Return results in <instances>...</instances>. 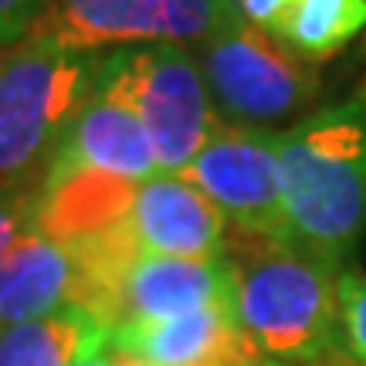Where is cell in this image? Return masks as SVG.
<instances>
[{"instance_id":"cell-1","label":"cell","mask_w":366,"mask_h":366,"mask_svg":"<svg viewBox=\"0 0 366 366\" xmlns=\"http://www.w3.org/2000/svg\"><path fill=\"white\" fill-rule=\"evenodd\" d=\"M285 244L346 268L366 231V89L282 132Z\"/></svg>"},{"instance_id":"cell-2","label":"cell","mask_w":366,"mask_h":366,"mask_svg":"<svg viewBox=\"0 0 366 366\" xmlns=\"http://www.w3.org/2000/svg\"><path fill=\"white\" fill-rule=\"evenodd\" d=\"M248 241L237 254H224L241 329L278 363H322L340 346L346 272L288 244L251 234Z\"/></svg>"},{"instance_id":"cell-3","label":"cell","mask_w":366,"mask_h":366,"mask_svg":"<svg viewBox=\"0 0 366 366\" xmlns=\"http://www.w3.org/2000/svg\"><path fill=\"white\" fill-rule=\"evenodd\" d=\"M102 54L31 34L0 51V190L44 183L68 126L95 95Z\"/></svg>"},{"instance_id":"cell-4","label":"cell","mask_w":366,"mask_h":366,"mask_svg":"<svg viewBox=\"0 0 366 366\" xmlns=\"http://www.w3.org/2000/svg\"><path fill=\"white\" fill-rule=\"evenodd\" d=\"M95 92L112 95L139 116L159 173H183L221 126L194 48L149 44L105 51Z\"/></svg>"},{"instance_id":"cell-5","label":"cell","mask_w":366,"mask_h":366,"mask_svg":"<svg viewBox=\"0 0 366 366\" xmlns=\"http://www.w3.org/2000/svg\"><path fill=\"white\" fill-rule=\"evenodd\" d=\"M221 122L268 129L312 109L319 95L305 58L288 51L268 31L237 21L194 48Z\"/></svg>"},{"instance_id":"cell-6","label":"cell","mask_w":366,"mask_h":366,"mask_svg":"<svg viewBox=\"0 0 366 366\" xmlns=\"http://www.w3.org/2000/svg\"><path fill=\"white\" fill-rule=\"evenodd\" d=\"M244 21L237 0H51L34 34L68 51L105 54L119 48L200 41Z\"/></svg>"},{"instance_id":"cell-7","label":"cell","mask_w":366,"mask_h":366,"mask_svg":"<svg viewBox=\"0 0 366 366\" xmlns=\"http://www.w3.org/2000/svg\"><path fill=\"white\" fill-rule=\"evenodd\" d=\"M282 132L221 122L180 180L197 187L241 234L285 244Z\"/></svg>"},{"instance_id":"cell-8","label":"cell","mask_w":366,"mask_h":366,"mask_svg":"<svg viewBox=\"0 0 366 366\" xmlns=\"http://www.w3.org/2000/svg\"><path fill=\"white\" fill-rule=\"evenodd\" d=\"M109 346L143 366H262L264 353L241 329L231 299L190 315L132 322L109 332Z\"/></svg>"},{"instance_id":"cell-9","label":"cell","mask_w":366,"mask_h":366,"mask_svg":"<svg viewBox=\"0 0 366 366\" xmlns=\"http://www.w3.org/2000/svg\"><path fill=\"white\" fill-rule=\"evenodd\" d=\"M122 237L143 254L224 262V214L180 177L157 173L136 190L132 210L119 224Z\"/></svg>"},{"instance_id":"cell-10","label":"cell","mask_w":366,"mask_h":366,"mask_svg":"<svg viewBox=\"0 0 366 366\" xmlns=\"http://www.w3.org/2000/svg\"><path fill=\"white\" fill-rule=\"evenodd\" d=\"M65 170H95L132 183H146L159 173L157 153L139 116L102 92H95L68 126L48 173Z\"/></svg>"},{"instance_id":"cell-11","label":"cell","mask_w":366,"mask_h":366,"mask_svg":"<svg viewBox=\"0 0 366 366\" xmlns=\"http://www.w3.org/2000/svg\"><path fill=\"white\" fill-rule=\"evenodd\" d=\"M79 258L65 241L27 224L0 254V332L75 302Z\"/></svg>"},{"instance_id":"cell-12","label":"cell","mask_w":366,"mask_h":366,"mask_svg":"<svg viewBox=\"0 0 366 366\" xmlns=\"http://www.w3.org/2000/svg\"><path fill=\"white\" fill-rule=\"evenodd\" d=\"M139 187L143 183L95 170L48 173L34 200L31 224L65 244H79L126 221Z\"/></svg>"},{"instance_id":"cell-13","label":"cell","mask_w":366,"mask_h":366,"mask_svg":"<svg viewBox=\"0 0 366 366\" xmlns=\"http://www.w3.org/2000/svg\"><path fill=\"white\" fill-rule=\"evenodd\" d=\"M109 332L102 319L71 302L44 319L0 332V366H79L109 346Z\"/></svg>"},{"instance_id":"cell-14","label":"cell","mask_w":366,"mask_h":366,"mask_svg":"<svg viewBox=\"0 0 366 366\" xmlns=\"http://www.w3.org/2000/svg\"><path fill=\"white\" fill-rule=\"evenodd\" d=\"M360 31H366V0H292L272 38L305 61H322Z\"/></svg>"},{"instance_id":"cell-15","label":"cell","mask_w":366,"mask_h":366,"mask_svg":"<svg viewBox=\"0 0 366 366\" xmlns=\"http://www.w3.org/2000/svg\"><path fill=\"white\" fill-rule=\"evenodd\" d=\"M342 342L356 363L366 366V278L342 274Z\"/></svg>"},{"instance_id":"cell-16","label":"cell","mask_w":366,"mask_h":366,"mask_svg":"<svg viewBox=\"0 0 366 366\" xmlns=\"http://www.w3.org/2000/svg\"><path fill=\"white\" fill-rule=\"evenodd\" d=\"M48 4L51 0H0V51L31 38Z\"/></svg>"},{"instance_id":"cell-17","label":"cell","mask_w":366,"mask_h":366,"mask_svg":"<svg viewBox=\"0 0 366 366\" xmlns=\"http://www.w3.org/2000/svg\"><path fill=\"white\" fill-rule=\"evenodd\" d=\"M34 200H38V187H27V190H0V254L11 248L14 237L31 224Z\"/></svg>"},{"instance_id":"cell-18","label":"cell","mask_w":366,"mask_h":366,"mask_svg":"<svg viewBox=\"0 0 366 366\" xmlns=\"http://www.w3.org/2000/svg\"><path fill=\"white\" fill-rule=\"evenodd\" d=\"M288 4H292V0H237V14H241L248 24L262 27V31L272 34L274 24L282 21V14H285Z\"/></svg>"},{"instance_id":"cell-19","label":"cell","mask_w":366,"mask_h":366,"mask_svg":"<svg viewBox=\"0 0 366 366\" xmlns=\"http://www.w3.org/2000/svg\"><path fill=\"white\" fill-rule=\"evenodd\" d=\"M105 350H109V360H112V366H143L139 360H132V356L119 353V350H112V346H105Z\"/></svg>"},{"instance_id":"cell-20","label":"cell","mask_w":366,"mask_h":366,"mask_svg":"<svg viewBox=\"0 0 366 366\" xmlns=\"http://www.w3.org/2000/svg\"><path fill=\"white\" fill-rule=\"evenodd\" d=\"M79 366H112V360H109V350H99V353L85 356Z\"/></svg>"},{"instance_id":"cell-21","label":"cell","mask_w":366,"mask_h":366,"mask_svg":"<svg viewBox=\"0 0 366 366\" xmlns=\"http://www.w3.org/2000/svg\"><path fill=\"white\" fill-rule=\"evenodd\" d=\"M264 366H288V363H278V360H264Z\"/></svg>"},{"instance_id":"cell-22","label":"cell","mask_w":366,"mask_h":366,"mask_svg":"<svg viewBox=\"0 0 366 366\" xmlns=\"http://www.w3.org/2000/svg\"><path fill=\"white\" fill-rule=\"evenodd\" d=\"M319 366H326V363H319Z\"/></svg>"},{"instance_id":"cell-23","label":"cell","mask_w":366,"mask_h":366,"mask_svg":"<svg viewBox=\"0 0 366 366\" xmlns=\"http://www.w3.org/2000/svg\"><path fill=\"white\" fill-rule=\"evenodd\" d=\"M262 366H264V363H262Z\"/></svg>"}]
</instances>
